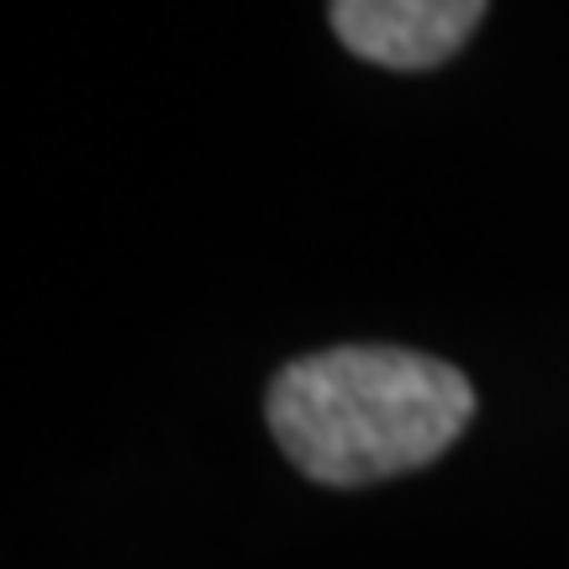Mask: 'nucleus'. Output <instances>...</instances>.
Instances as JSON below:
<instances>
[{"label": "nucleus", "mask_w": 569, "mask_h": 569, "mask_svg": "<svg viewBox=\"0 0 569 569\" xmlns=\"http://www.w3.org/2000/svg\"><path fill=\"white\" fill-rule=\"evenodd\" d=\"M269 432L317 486H375L422 469L475 417V386L432 353L348 343L269 380Z\"/></svg>", "instance_id": "f257e3e1"}, {"label": "nucleus", "mask_w": 569, "mask_h": 569, "mask_svg": "<svg viewBox=\"0 0 569 569\" xmlns=\"http://www.w3.org/2000/svg\"><path fill=\"white\" fill-rule=\"evenodd\" d=\"M327 11L353 59L432 69L469 42L486 17V0H327Z\"/></svg>", "instance_id": "f03ea898"}]
</instances>
